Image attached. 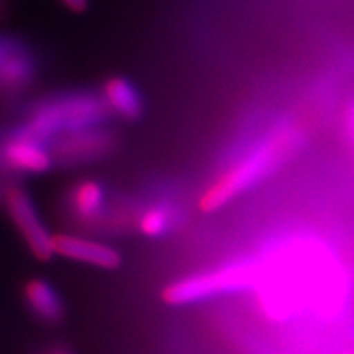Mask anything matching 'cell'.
Here are the masks:
<instances>
[{"label":"cell","mask_w":354,"mask_h":354,"mask_svg":"<svg viewBox=\"0 0 354 354\" xmlns=\"http://www.w3.org/2000/svg\"><path fill=\"white\" fill-rule=\"evenodd\" d=\"M0 10H2V0H0Z\"/></svg>","instance_id":"e0dca14e"},{"label":"cell","mask_w":354,"mask_h":354,"mask_svg":"<svg viewBox=\"0 0 354 354\" xmlns=\"http://www.w3.org/2000/svg\"><path fill=\"white\" fill-rule=\"evenodd\" d=\"M110 115L112 112L102 94L91 91L59 92L39 100L28 115V122L21 123L19 130L50 145L61 133L105 125Z\"/></svg>","instance_id":"7a4b0ae2"},{"label":"cell","mask_w":354,"mask_h":354,"mask_svg":"<svg viewBox=\"0 0 354 354\" xmlns=\"http://www.w3.org/2000/svg\"><path fill=\"white\" fill-rule=\"evenodd\" d=\"M259 279V259L246 258L225 264L212 271L179 279L162 290V300L169 305H187L201 300L254 289Z\"/></svg>","instance_id":"277c9868"},{"label":"cell","mask_w":354,"mask_h":354,"mask_svg":"<svg viewBox=\"0 0 354 354\" xmlns=\"http://www.w3.org/2000/svg\"><path fill=\"white\" fill-rule=\"evenodd\" d=\"M43 354H73V353L64 346H53V348H48Z\"/></svg>","instance_id":"9a60e30c"},{"label":"cell","mask_w":354,"mask_h":354,"mask_svg":"<svg viewBox=\"0 0 354 354\" xmlns=\"http://www.w3.org/2000/svg\"><path fill=\"white\" fill-rule=\"evenodd\" d=\"M346 354H354V353H346Z\"/></svg>","instance_id":"ac0fdd59"},{"label":"cell","mask_w":354,"mask_h":354,"mask_svg":"<svg viewBox=\"0 0 354 354\" xmlns=\"http://www.w3.org/2000/svg\"><path fill=\"white\" fill-rule=\"evenodd\" d=\"M110 112L120 115L125 120H136L143 113V99L135 84L125 77H112L104 84L102 91Z\"/></svg>","instance_id":"7c38bea8"},{"label":"cell","mask_w":354,"mask_h":354,"mask_svg":"<svg viewBox=\"0 0 354 354\" xmlns=\"http://www.w3.org/2000/svg\"><path fill=\"white\" fill-rule=\"evenodd\" d=\"M6 209L30 253L38 261H50L55 254L53 234L39 218L30 194L20 185H13L6 192Z\"/></svg>","instance_id":"52a82bcc"},{"label":"cell","mask_w":354,"mask_h":354,"mask_svg":"<svg viewBox=\"0 0 354 354\" xmlns=\"http://www.w3.org/2000/svg\"><path fill=\"white\" fill-rule=\"evenodd\" d=\"M172 212L166 205H153L141 212L138 216V230L145 236L158 238L171 230Z\"/></svg>","instance_id":"4fadbf2b"},{"label":"cell","mask_w":354,"mask_h":354,"mask_svg":"<svg viewBox=\"0 0 354 354\" xmlns=\"http://www.w3.org/2000/svg\"><path fill=\"white\" fill-rule=\"evenodd\" d=\"M53 251L63 258L100 269H117L122 264V254L113 246L76 234H53Z\"/></svg>","instance_id":"9c48e42d"},{"label":"cell","mask_w":354,"mask_h":354,"mask_svg":"<svg viewBox=\"0 0 354 354\" xmlns=\"http://www.w3.org/2000/svg\"><path fill=\"white\" fill-rule=\"evenodd\" d=\"M55 161L46 143L25 135L19 128L12 130L7 140L0 143V166L24 174H43L50 171Z\"/></svg>","instance_id":"ba28073f"},{"label":"cell","mask_w":354,"mask_h":354,"mask_svg":"<svg viewBox=\"0 0 354 354\" xmlns=\"http://www.w3.org/2000/svg\"><path fill=\"white\" fill-rule=\"evenodd\" d=\"M24 299L33 315L46 323H57L64 317V304L57 290L44 279H30L24 286Z\"/></svg>","instance_id":"8fae6325"},{"label":"cell","mask_w":354,"mask_h":354,"mask_svg":"<svg viewBox=\"0 0 354 354\" xmlns=\"http://www.w3.org/2000/svg\"><path fill=\"white\" fill-rule=\"evenodd\" d=\"M63 3L74 12H84L88 6V0H63Z\"/></svg>","instance_id":"5bb4252c"},{"label":"cell","mask_w":354,"mask_h":354,"mask_svg":"<svg viewBox=\"0 0 354 354\" xmlns=\"http://www.w3.org/2000/svg\"><path fill=\"white\" fill-rule=\"evenodd\" d=\"M351 131H353V135H354V113H353V120H351Z\"/></svg>","instance_id":"2e32d148"},{"label":"cell","mask_w":354,"mask_h":354,"mask_svg":"<svg viewBox=\"0 0 354 354\" xmlns=\"http://www.w3.org/2000/svg\"><path fill=\"white\" fill-rule=\"evenodd\" d=\"M105 189L99 180L82 179L68 194V214L79 225H97L105 218Z\"/></svg>","instance_id":"30bf717a"},{"label":"cell","mask_w":354,"mask_h":354,"mask_svg":"<svg viewBox=\"0 0 354 354\" xmlns=\"http://www.w3.org/2000/svg\"><path fill=\"white\" fill-rule=\"evenodd\" d=\"M39 56L25 39L0 33V97L13 99L35 86Z\"/></svg>","instance_id":"5b68a950"},{"label":"cell","mask_w":354,"mask_h":354,"mask_svg":"<svg viewBox=\"0 0 354 354\" xmlns=\"http://www.w3.org/2000/svg\"><path fill=\"white\" fill-rule=\"evenodd\" d=\"M297 145V138L289 130L269 136L256 146L245 158L234 162L232 167L221 172L209 187L203 190L198 207L205 214L215 212L227 205L230 201L240 196L263 180L269 172L279 167Z\"/></svg>","instance_id":"3957f363"},{"label":"cell","mask_w":354,"mask_h":354,"mask_svg":"<svg viewBox=\"0 0 354 354\" xmlns=\"http://www.w3.org/2000/svg\"><path fill=\"white\" fill-rule=\"evenodd\" d=\"M117 146V135L104 125L61 133L48 145L53 161L64 166L104 159Z\"/></svg>","instance_id":"8992f818"},{"label":"cell","mask_w":354,"mask_h":354,"mask_svg":"<svg viewBox=\"0 0 354 354\" xmlns=\"http://www.w3.org/2000/svg\"><path fill=\"white\" fill-rule=\"evenodd\" d=\"M259 259L254 287L261 313L272 322L295 317L335 320L349 297L348 274L325 243L297 236L279 243Z\"/></svg>","instance_id":"6da1fadb"}]
</instances>
